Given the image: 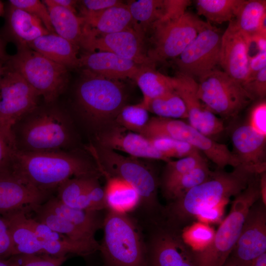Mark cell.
Wrapping results in <instances>:
<instances>
[{"instance_id":"83f0119b","label":"cell","mask_w":266,"mask_h":266,"mask_svg":"<svg viewBox=\"0 0 266 266\" xmlns=\"http://www.w3.org/2000/svg\"><path fill=\"white\" fill-rule=\"evenodd\" d=\"M106 178L104 189L106 206L109 210L127 214L140 204V195L133 186L117 177H107Z\"/></svg>"},{"instance_id":"7a4b0ae2","label":"cell","mask_w":266,"mask_h":266,"mask_svg":"<svg viewBox=\"0 0 266 266\" xmlns=\"http://www.w3.org/2000/svg\"><path fill=\"white\" fill-rule=\"evenodd\" d=\"M256 174L241 166L233 167L230 172L223 169L212 171L206 180L172 200L164 209L168 226L181 231L202 210L239 194Z\"/></svg>"},{"instance_id":"e0dca14e","label":"cell","mask_w":266,"mask_h":266,"mask_svg":"<svg viewBox=\"0 0 266 266\" xmlns=\"http://www.w3.org/2000/svg\"><path fill=\"white\" fill-rule=\"evenodd\" d=\"M174 91L183 100L189 124L211 138L225 130L223 121L205 107L198 95V82L194 78L177 73L172 77Z\"/></svg>"},{"instance_id":"7bdbcfd3","label":"cell","mask_w":266,"mask_h":266,"mask_svg":"<svg viewBox=\"0 0 266 266\" xmlns=\"http://www.w3.org/2000/svg\"><path fill=\"white\" fill-rule=\"evenodd\" d=\"M257 133L266 136V101L258 100L250 109L247 123Z\"/></svg>"},{"instance_id":"8d00e7d4","label":"cell","mask_w":266,"mask_h":266,"mask_svg":"<svg viewBox=\"0 0 266 266\" xmlns=\"http://www.w3.org/2000/svg\"><path fill=\"white\" fill-rule=\"evenodd\" d=\"M147 109L157 117L180 120L188 118L185 104L174 91L151 100Z\"/></svg>"},{"instance_id":"4fadbf2b","label":"cell","mask_w":266,"mask_h":266,"mask_svg":"<svg viewBox=\"0 0 266 266\" xmlns=\"http://www.w3.org/2000/svg\"><path fill=\"white\" fill-rule=\"evenodd\" d=\"M222 35L208 22L175 59L179 73L200 78L215 69L219 64Z\"/></svg>"},{"instance_id":"ac0fdd59","label":"cell","mask_w":266,"mask_h":266,"mask_svg":"<svg viewBox=\"0 0 266 266\" xmlns=\"http://www.w3.org/2000/svg\"><path fill=\"white\" fill-rule=\"evenodd\" d=\"M250 36L240 31L233 20L223 33L219 64L223 70L241 85L247 80L249 70Z\"/></svg>"},{"instance_id":"d6986e66","label":"cell","mask_w":266,"mask_h":266,"mask_svg":"<svg viewBox=\"0 0 266 266\" xmlns=\"http://www.w3.org/2000/svg\"><path fill=\"white\" fill-rule=\"evenodd\" d=\"M95 138V144L115 151L124 152L131 157L166 162L171 160L158 151L147 137L117 124L100 132Z\"/></svg>"},{"instance_id":"4dcf8cb0","label":"cell","mask_w":266,"mask_h":266,"mask_svg":"<svg viewBox=\"0 0 266 266\" xmlns=\"http://www.w3.org/2000/svg\"><path fill=\"white\" fill-rule=\"evenodd\" d=\"M35 213L34 219L47 225L53 231L63 234L77 242L98 243L94 235L77 227L65 218L44 208L41 204L31 206Z\"/></svg>"},{"instance_id":"9a60e30c","label":"cell","mask_w":266,"mask_h":266,"mask_svg":"<svg viewBox=\"0 0 266 266\" xmlns=\"http://www.w3.org/2000/svg\"><path fill=\"white\" fill-rule=\"evenodd\" d=\"M145 35L134 28L106 34H83L79 46L88 52L98 50L115 54L141 66L152 65L147 55Z\"/></svg>"},{"instance_id":"f35d334b","label":"cell","mask_w":266,"mask_h":266,"mask_svg":"<svg viewBox=\"0 0 266 266\" xmlns=\"http://www.w3.org/2000/svg\"><path fill=\"white\" fill-rule=\"evenodd\" d=\"M185 242L194 250H202L212 242L215 232L207 224L198 222L183 229L181 232Z\"/></svg>"},{"instance_id":"5b68a950","label":"cell","mask_w":266,"mask_h":266,"mask_svg":"<svg viewBox=\"0 0 266 266\" xmlns=\"http://www.w3.org/2000/svg\"><path fill=\"white\" fill-rule=\"evenodd\" d=\"M261 198L260 175H255L246 188L235 196L229 214L222 222L211 244L195 251L199 266H223L240 234L250 207Z\"/></svg>"},{"instance_id":"8fae6325","label":"cell","mask_w":266,"mask_h":266,"mask_svg":"<svg viewBox=\"0 0 266 266\" xmlns=\"http://www.w3.org/2000/svg\"><path fill=\"white\" fill-rule=\"evenodd\" d=\"M198 95L210 111L224 118L236 117L254 100L242 85L214 69L199 78Z\"/></svg>"},{"instance_id":"d590c367","label":"cell","mask_w":266,"mask_h":266,"mask_svg":"<svg viewBox=\"0 0 266 266\" xmlns=\"http://www.w3.org/2000/svg\"><path fill=\"white\" fill-rule=\"evenodd\" d=\"M243 0H197L195 1L199 15L208 22L222 24L235 17Z\"/></svg>"},{"instance_id":"9c48e42d","label":"cell","mask_w":266,"mask_h":266,"mask_svg":"<svg viewBox=\"0 0 266 266\" xmlns=\"http://www.w3.org/2000/svg\"><path fill=\"white\" fill-rule=\"evenodd\" d=\"M140 134L147 138L167 137L185 142L202 152L218 169L239 166L237 159L227 145L214 140L180 119L151 117Z\"/></svg>"},{"instance_id":"7c38bea8","label":"cell","mask_w":266,"mask_h":266,"mask_svg":"<svg viewBox=\"0 0 266 266\" xmlns=\"http://www.w3.org/2000/svg\"><path fill=\"white\" fill-rule=\"evenodd\" d=\"M39 97L17 72L8 66L0 84V131L12 144V127L38 106Z\"/></svg>"},{"instance_id":"9f6ffc18","label":"cell","mask_w":266,"mask_h":266,"mask_svg":"<svg viewBox=\"0 0 266 266\" xmlns=\"http://www.w3.org/2000/svg\"><path fill=\"white\" fill-rule=\"evenodd\" d=\"M260 187L261 199L266 205V171L260 174Z\"/></svg>"},{"instance_id":"91938a15","label":"cell","mask_w":266,"mask_h":266,"mask_svg":"<svg viewBox=\"0 0 266 266\" xmlns=\"http://www.w3.org/2000/svg\"><path fill=\"white\" fill-rule=\"evenodd\" d=\"M7 60L0 59V84L4 74L8 67L6 63Z\"/></svg>"},{"instance_id":"ba28073f","label":"cell","mask_w":266,"mask_h":266,"mask_svg":"<svg viewBox=\"0 0 266 266\" xmlns=\"http://www.w3.org/2000/svg\"><path fill=\"white\" fill-rule=\"evenodd\" d=\"M8 66L17 72L41 96L53 103L65 91L68 82L67 68L27 47L18 48L9 56Z\"/></svg>"},{"instance_id":"7dc6e473","label":"cell","mask_w":266,"mask_h":266,"mask_svg":"<svg viewBox=\"0 0 266 266\" xmlns=\"http://www.w3.org/2000/svg\"><path fill=\"white\" fill-rule=\"evenodd\" d=\"M13 148L11 141L0 131V174L11 172Z\"/></svg>"},{"instance_id":"ffe728a7","label":"cell","mask_w":266,"mask_h":266,"mask_svg":"<svg viewBox=\"0 0 266 266\" xmlns=\"http://www.w3.org/2000/svg\"><path fill=\"white\" fill-rule=\"evenodd\" d=\"M234 152L239 166L255 174L266 169V136L254 130L247 123L235 127L231 133Z\"/></svg>"},{"instance_id":"bcb514c9","label":"cell","mask_w":266,"mask_h":266,"mask_svg":"<svg viewBox=\"0 0 266 266\" xmlns=\"http://www.w3.org/2000/svg\"><path fill=\"white\" fill-rule=\"evenodd\" d=\"M242 85L254 100L266 99V68L261 70L254 77L246 81Z\"/></svg>"},{"instance_id":"2e32d148","label":"cell","mask_w":266,"mask_h":266,"mask_svg":"<svg viewBox=\"0 0 266 266\" xmlns=\"http://www.w3.org/2000/svg\"><path fill=\"white\" fill-rule=\"evenodd\" d=\"M181 232L167 226L154 233L150 244V266H199L195 250L185 242Z\"/></svg>"},{"instance_id":"f546056e","label":"cell","mask_w":266,"mask_h":266,"mask_svg":"<svg viewBox=\"0 0 266 266\" xmlns=\"http://www.w3.org/2000/svg\"><path fill=\"white\" fill-rule=\"evenodd\" d=\"M46 209L61 216L84 231L95 235L102 226L97 211H88L68 206L61 202L56 197H50L41 204Z\"/></svg>"},{"instance_id":"74e56055","label":"cell","mask_w":266,"mask_h":266,"mask_svg":"<svg viewBox=\"0 0 266 266\" xmlns=\"http://www.w3.org/2000/svg\"><path fill=\"white\" fill-rule=\"evenodd\" d=\"M149 111L140 102L125 105L115 119L116 124L134 133H140L149 120Z\"/></svg>"},{"instance_id":"484cf974","label":"cell","mask_w":266,"mask_h":266,"mask_svg":"<svg viewBox=\"0 0 266 266\" xmlns=\"http://www.w3.org/2000/svg\"><path fill=\"white\" fill-rule=\"evenodd\" d=\"M28 47L67 68L79 67V47L56 33L37 38Z\"/></svg>"},{"instance_id":"6125c7cd","label":"cell","mask_w":266,"mask_h":266,"mask_svg":"<svg viewBox=\"0 0 266 266\" xmlns=\"http://www.w3.org/2000/svg\"><path fill=\"white\" fill-rule=\"evenodd\" d=\"M5 13L3 3L0 1V16H2Z\"/></svg>"},{"instance_id":"1f68e13d","label":"cell","mask_w":266,"mask_h":266,"mask_svg":"<svg viewBox=\"0 0 266 266\" xmlns=\"http://www.w3.org/2000/svg\"><path fill=\"white\" fill-rule=\"evenodd\" d=\"M211 172L205 163L184 174L162 180L164 194L166 198L174 200L206 180Z\"/></svg>"},{"instance_id":"d4e9b609","label":"cell","mask_w":266,"mask_h":266,"mask_svg":"<svg viewBox=\"0 0 266 266\" xmlns=\"http://www.w3.org/2000/svg\"><path fill=\"white\" fill-rule=\"evenodd\" d=\"M29 208L30 206L1 215L8 226L14 256L43 254L40 240L26 221Z\"/></svg>"},{"instance_id":"603a6c76","label":"cell","mask_w":266,"mask_h":266,"mask_svg":"<svg viewBox=\"0 0 266 266\" xmlns=\"http://www.w3.org/2000/svg\"><path fill=\"white\" fill-rule=\"evenodd\" d=\"M79 16L84 21L83 34L98 35L135 29L134 22L124 3L98 11L81 8Z\"/></svg>"},{"instance_id":"3957f363","label":"cell","mask_w":266,"mask_h":266,"mask_svg":"<svg viewBox=\"0 0 266 266\" xmlns=\"http://www.w3.org/2000/svg\"><path fill=\"white\" fill-rule=\"evenodd\" d=\"M11 134L14 148L28 152L71 150L74 139L68 117L49 105L37 106L22 117L12 127Z\"/></svg>"},{"instance_id":"ab89813d","label":"cell","mask_w":266,"mask_h":266,"mask_svg":"<svg viewBox=\"0 0 266 266\" xmlns=\"http://www.w3.org/2000/svg\"><path fill=\"white\" fill-rule=\"evenodd\" d=\"M147 138L158 151L169 160L172 158L179 159L200 153L190 144L174 138L167 137Z\"/></svg>"},{"instance_id":"30bf717a","label":"cell","mask_w":266,"mask_h":266,"mask_svg":"<svg viewBox=\"0 0 266 266\" xmlns=\"http://www.w3.org/2000/svg\"><path fill=\"white\" fill-rule=\"evenodd\" d=\"M208 23L188 11L178 18L154 23L147 49L151 64L176 59Z\"/></svg>"},{"instance_id":"ee69618b","label":"cell","mask_w":266,"mask_h":266,"mask_svg":"<svg viewBox=\"0 0 266 266\" xmlns=\"http://www.w3.org/2000/svg\"><path fill=\"white\" fill-rule=\"evenodd\" d=\"M20 266H61L67 256L54 257L47 254L19 255Z\"/></svg>"},{"instance_id":"cb8c5ba5","label":"cell","mask_w":266,"mask_h":266,"mask_svg":"<svg viewBox=\"0 0 266 266\" xmlns=\"http://www.w3.org/2000/svg\"><path fill=\"white\" fill-rule=\"evenodd\" d=\"M4 39H10L18 48L27 47L37 38L50 33L35 16L9 4L3 29Z\"/></svg>"},{"instance_id":"94428289","label":"cell","mask_w":266,"mask_h":266,"mask_svg":"<svg viewBox=\"0 0 266 266\" xmlns=\"http://www.w3.org/2000/svg\"><path fill=\"white\" fill-rule=\"evenodd\" d=\"M253 266H266V253L256 259Z\"/></svg>"},{"instance_id":"44dd1931","label":"cell","mask_w":266,"mask_h":266,"mask_svg":"<svg viewBox=\"0 0 266 266\" xmlns=\"http://www.w3.org/2000/svg\"><path fill=\"white\" fill-rule=\"evenodd\" d=\"M50 194L24 183L11 172L0 174V215L41 204Z\"/></svg>"},{"instance_id":"8992f818","label":"cell","mask_w":266,"mask_h":266,"mask_svg":"<svg viewBox=\"0 0 266 266\" xmlns=\"http://www.w3.org/2000/svg\"><path fill=\"white\" fill-rule=\"evenodd\" d=\"M101 173L106 177L123 179L138 192L141 202L149 210L159 206L157 200L158 181L153 170L140 159L122 155L96 144L87 147Z\"/></svg>"},{"instance_id":"52a82bcc","label":"cell","mask_w":266,"mask_h":266,"mask_svg":"<svg viewBox=\"0 0 266 266\" xmlns=\"http://www.w3.org/2000/svg\"><path fill=\"white\" fill-rule=\"evenodd\" d=\"M100 249L108 266H147L140 233L127 214L109 210L102 223Z\"/></svg>"},{"instance_id":"6da1fadb","label":"cell","mask_w":266,"mask_h":266,"mask_svg":"<svg viewBox=\"0 0 266 266\" xmlns=\"http://www.w3.org/2000/svg\"><path fill=\"white\" fill-rule=\"evenodd\" d=\"M11 172L24 183L49 194L72 176L101 174L96 164L73 150L28 152L14 148Z\"/></svg>"},{"instance_id":"816d5d0a","label":"cell","mask_w":266,"mask_h":266,"mask_svg":"<svg viewBox=\"0 0 266 266\" xmlns=\"http://www.w3.org/2000/svg\"><path fill=\"white\" fill-rule=\"evenodd\" d=\"M265 68H266V51H258L255 54L250 55L248 75L246 81L254 77L259 71Z\"/></svg>"},{"instance_id":"be15d7a7","label":"cell","mask_w":266,"mask_h":266,"mask_svg":"<svg viewBox=\"0 0 266 266\" xmlns=\"http://www.w3.org/2000/svg\"><path fill=\"white\" fill-rule=\"evenodd\" d=\"M223 266H229V265H224Z\"/></svg>"},{"instance_id":"db71d44e","label":"cell","mask_w":266,"mask_h":266,"mask_svg":"<svg viewBox=\"0 0 266 266\" xmlns=\"http://www.w3.org/2000/svg\"><path fill=\"white\" fill-rule=\"evenodd\" d=\"M252 43L256 46L258 51H266V33H257L250 36Z\"/></svg>"},{"instance_id":"f5cc1de1","label":"cell","mask_w":266,"mask_h":266,"mask_svg":"<svg viewBox=\"0 0 266 266\" xmlns=\"http://www.w3.org/2000/svg\"><path fill=\"white\" fill-rule=\"evenodd\" d=\"M83 8L89 11H98L123 3L118 0H84L80 1Z\"/></svg>"},{"instance_id":"f1b7e54d","label":"cell","mask_w":266,"mask_h":266,"mask_svg":"<svg viewBox=\"0 0 266 266\" xmlns=\"http://www.w3.org/2000/svg\"><path fill=\"white\" fill-rule=\"evenodd\" d=\"M134 80L142 93L141 102L146 109L151 100L174 91L172 77L160 73L154 66H142Z\"/></svg>"},{"instance_id":"11a10c76","label":"cell","mask_w":266,"mask_h":266,"mask_svg":"<svg viewBox=\"0 0 266 266\" xmlns=\"http://www.w3.org/2000/svg\"><path fill=\"white\" fill-rule=\"evenodd\" d=\"M53 3L76 14V6L78 1L74 0H52Z\"/></svg>"},{"instance_id":"277c9868","label":"cell","mask_w":266,"mask_h":266,"mask_svg":"<svg viewBox=\"0 0 266 266\" xmlns=\"http://www.w3.org/2000/svg\"><path fill=\"white\" fill-rule=\"evenodd\" d=\"M127 94L120 80L109 79L87 69L81 72L75 90V104L83 119L100 127L114 121L125 105Z\"/></svg>"},{"instance_id":"4316f807","label":"cell","mask_w":266,"mask_h":266,"mask_svg":"<svg viewBox=\"0 0 266 266\" xmlns=\"http://www.w3.org/2000/svg\"><path fill=\"white\" fill-rule=\"evenodd\" d=\"M42 2L47 7L55 33L79 47L83 36V18L66 8L55 4L52 0Z\"/></svg>"},{"instance_id":"680465c9","label":"cell","mask_w":266,"mask_h":266,"mask_svg":"<svg viewBox=\"0 0 266 266\" xmlns=\"http://www.w3.org/2000/svg\"><path fill=\"white\" fill-rule=\"evenodd\" d=\"M5 45V39L0 35V59L6 60L9 57L6 52Z\"/></svg>"},{"instance_id":"c3c4849f","label":"cell","mask_w":266,"mask_h":266,"mask_svg":"<svg viewBox=\"0 0 266 266\" xmlns=\"http://www.w3.org/2000/svg\"><path fill=\"white\" fill-rule=\"evenodd\" d=\"M229 200L222 201L214 206L202 210L197 214L196 218L199 222L206 224L220 222L223 218L225 207Z\"/></svg>"},{"instance_id":"6f0895ef","label":"cell","mask_w":266,"mask_h":266,"mask_svg":"<svg viewBox=\"0 0 266 266\" xmlns=\"http://www.w3.org/2000/svg\"><path fill=\"white\" fill-rule=\"evenodd\" d=\"M0 266H20L18 255L10 257L9 259H0Z\"/></svg>"},{"instance_id":"e575fe53","label":"cell","mask_w":266,"mask_h":266,"mask_svg":"<svg viewBox=\"0 0 266 266\" xmlns=\"http://www.w3.org/2000/svg\"><path fill=\"white\" fill-rule=\"evenodd\" d=\"M266 16V0H243L233 20L240 31L251 36L259 32Z\"/></svg>"},{"instance_id":"5bb4252c","label":"cell","mask_w":266,"mask_h":266,"mask_svg":"<svg viewBox=\"0 0 266 266\" xmlns=\"http://www.w3.org/2000/svg\"><path fill=\"white\" fill-rule=\"evenodd\" d=\"M266 253V205L261 198L250 207L240 234L224 265L253 266Z\"/></svg>"},{"instance_id":"d6a6232c","label":"cell","mask_w":266,"mask_h":266,"mask_svg":"<svg viewBox=\"0 0 266 266\" xmlns=\"http://www.w3.org/2000/svg\"><path fill=\"white\" fill-rule=\"evenodd\" d=\"M127 5L134 22L135 29L145 35L165 13V0H132Z\"/></svg>"},{"instance_id":"681fc988","label":"cell","mask_w":266,"mask_h":266,"mask_svg":"<svg viewBox=\"0 0 266 266\" xmlns=\"http://www.w3.org/2000/svg\"><path fill=\"white\" fill-rule=\"evenodd\" d=\"M14 256V249L7 224L0 215V259Z\"/></svg>"},{"instance_id":"f6af8a7d","label":"cell","mask_w":266,"mask_h":266,"mask_svg":"<svg viewBox=\"0 0 266 266\" xmlns=\"http://www.w3.org/2000/svg\"><path fill=\"white\" fill-rule=\"evenodd\" d=\"M90 211H98L106 208L104 189L100 185L98 177L90 179L87 189Z\"/></svg>"},{"instance_id":"836d02e7","label":"cell","mask_w":266,"mask_h":266,"mask_svg":"<svg viewBox=\"0 0 266 266\" xmlns=\"http://www.w3.org/2000/svg\"><path fill=\"white\" fill-rule=\"evenodd\" d=\"M92 177H74L65 180L56 189L57 198L68 206L90 211L87 189Z\"/></svg>"},{"instance_id":"7402d4cb","label":"cell","mask_w":266,"mask_h":266,"mask_svg":"<svg viewBox=\"0 0 266 266\" xmlns=\"http://www.w3.org/2000/svg\"><path fill=\"white\" fill-rule=\"evenodd\" d=\"M141 66L108 52H87L79 57V67L112 80L134 79Z\"/></svg>"},{"instance_id":"60d3db41","label":"cell","mask_w":266,"mask_h":266,"mask_svg":"<svg viewBox=\"0 0 266 266\" xmlns=\"http://www.w3.org/2000/svg\"><path fill=\"white\" fill-rule=\"evenodd\" d=\"M205 163L207 161L200 153L175 161L171 160L166 162L162 180L184 174Z\"/></svg>"},{"instance_id":"b9f144b4","label":"cell","mask_w":266,"mask_h":266,"mask_svg":"<svg viewBox=\"0 0 266 266\" xmlns=\"http://www.w3.org/2000/svg\"><path fill=\"white\" fill-rule=\"evenodd\" d=\"M10 5L22 9L38 18L50 33H55L47 7L38 0H10Z\"/></svg>"},{"instance_id":"f907efd6","label":"cell","mask_w":266,"mask_h":266,"mask_svg":"<svg viewBox=\"0 0 266 266\" xmlns=\"http://www.w3.org/2000/svg\"><path fill=\"white\" fill-rule=\"evenodd\" d=\"M191 2L189 0H165V13L159 20H171L179 17L186 12L187 7Z\"/></svg>"}]
</instances>
